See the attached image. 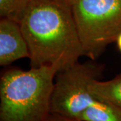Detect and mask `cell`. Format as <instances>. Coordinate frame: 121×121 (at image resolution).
I'll return each instance as SVG.
<instances>
[{
	"label": "cell",
	"mask_w": 121,
	"mask_h": 121,
	"mask_svg": "<svg viewBox=\"0 0 121 121\" xmlns=\"http://www.w3.org/2000/svg\"><path fill=\"white\" fill-rule=\"evenodd\" d=\"M19 24L31 67L51 66L59 73L85 56L71 0H30Z\"/></svg>",
	"instance_id": "cell-1"
},
{
	"label": "cell",
	"mask_w": 121,
	"mask_h": 121,
	"mask_svg": "<svg viewBox=\"0 0 121 121\" xmlns=\"http://www.w3.org/2000/svg\"><path fill=\"white\" fill-rule=\"evenodd\" d=\"M55 67L7 70L0 80V121H47Z\"/></svg>",
	"instance_id": "cell-2"
},
{
	"label": "cell",
	"mask_w": 121,
	"mask_h": 121,
	"mask_svg": "<svg viewBox=\"0 0 121 121\" xmlns=\"http://www.w3.org/2000/svg\"><path fill=\"white\" fill-rule=\"evenodd\" d=\"M85 56L98 59L121 33V0H71Z\"/></svg>",
	"instance_id": "cell-3"
},
{
	"label": "cell",
	"mask_w": 121,
	"mask_h": 121,
	"mask_svg": "<svg viewBox=\"0 0 121 121\" xmlns=\"http://www.w3.org/2000/svg\"><path fill=\"white\" fill-rule=\"evenodd\" d=\"M103 67L94 63L78 62L58 73L54 82L51 113L78 119L97 99L90 91V84L98 79Z\"/></svg>",
	"instance_id": "cell-4"
},
{
	"label": "cell",
	"mask_w": 121,
	"mask_h": 121,
	"mask_svg": "<svg viewBox=\"0 0 121 121\" xmlns=\"http://www.w3.org/2000/svg\"><path fill=\"white\" fill-rule=\"evenodd\" d=\"M30 56L29 48L20 25L8 18L0 20V65H10Z\"/></svg>",
	"instance_id": "cell-5"
},
{
	"label": "cell",
	"mask_w": 121,
	"mask_h": 121,
	"mask_svg": "<svg viewBox=\"0 0 121 121\" xmlns=\"http://www.w3.org/2000/svg\"><path fill=\"white\" fill-rule=\"evenodd\" d=\"M89 88L91 94L97 100L121 108V74L108 81L94 79Z\"/></svg>",
	"instance_id": "cell-6"
},
{
	"label": "cell",
	"mask_w": 121,
	"mask_h": 121,
	"mask_svg": "<svg viewBox=\"0 0 121 121\" xmlns=\"http://www.w3.org/2000/svg\"><path fill=\"white\" fill-rule=\"evenodd\" d=\"M83 121H121V108L96 100L78 118Z\"/></svg>",
	"instance_id": "cell-7"
},
{
	"label": "cell",
	"mask_w": 121,
	"mask_h": 121,
	"mask_svg": "<svg viewBox=\"0 0 121 121\" xmlns=\"http://www.w3.org/2000/svg\"><path fill=\"white\" fill-rule=\"evenodd\" d=\"M30 0H0V17L20 22Z\"/></svg>",
	"instance_id": "cell-8"
},
{
	"label": "cell",
	"mask_w": 121,
	"mask_h": 121,
	"mask_svg": "<svg viewBox=\"0 0 121 121\" xmlns=\"http://www.w3.org/2000/svg\"><path fill=\"white\" fill-rule=\"evenodd\" d=\"M47 121H83L79 119L76 118H72L69 117H65L63 116H60L56 114H52L51 113L48 117Z\"/></svg>",
	"instance_id": "cell-9"
},
{
	"label": "cell",
	"mask_w": 121,
	"mask_h": 121,
	"mask_svg": "<svg viewBox=\"0 0 121 121\" xmlns=\"http://www.w3.org/2000/svg\"><path fill=\"white\" fill-rule=\"evenodd\" d=\"M116 42H117V47H118V49L120 50V51L121 52V33L118 35V36L117 38Z\"/></svg>",
	"instance_id": "cell-10"
}]
</instances>
